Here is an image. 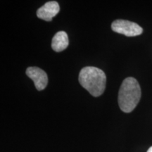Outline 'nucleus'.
<instances>
[{"label": "nucleus", "mask_w": 152, "mask_h": 152, "mask_svg": "<svg viewBox=\"0 0 152 152\" xmlns=\"http://www.w3.org/2000/svg\"><path fill=\"white\" fill-rule=\"evenodd\" d=\"M59 11L60 7L57 1H48L37 11V16L42 20L51 21L52 18L58 14Z\"/></svg>", "instance_id": "nucleus-5"}, {"label": "nucleus", "mask_w": 152, "mask_h": 152, "mask_svg": "<svg viewBox=\"0 0 152 152\" xmlns=\"http://www.w3.org/2000/svg\"><path fill=\"white\" fill-rule=\"evenodd\" d=\"M26 75L32 79L37 90H45L48 83V77L46 72L38 67H29L26 70Z\"/></svg>", "instance_id": "nucleus-4"}, {"label": "nucleus", "mask_w": 152, "mask_h": 152, "mask_svg": "<svg viewBox=\"0 0 152 152\" xmlns=\"http://www.w3.org/2000/svg\"><path fill=\"white\" fill-rule=\"evenodd\" d=\"M141 98V88L135 78H125L118 92V104L121 111L130 113L136 108Z\"/></svg>", "instance_id": "nucleus-2"}, {"label": "nucleus", "mask_w": 152, "mask_h": 152, "mask_svg": "<svg viewBox=\"0 0 152 152\" xmlns=\"http://www.w3.org/2000/svg\"><path fill=\"white\" fill-rule=\"evenodd\" d=\"M79 83L93 96L103 94L106 88V76L104 72L94 66L83 68L79 74Z\"/></svg>", "instance_id": "nucleus-1"}, {"label": "nucleus", "mask_w": 152, "mask_h": 152, "mask_svg": "<svg viewBox=\"0 0 152 152\" xmlns=\"http://www.w3.org/2000/svg\"><path fill=\"white\" fill-rule=\"evenodd\" d=\"M68 37L66 32L59 31L54 36L52 42V47L56 52H61L68 46Z\"/></svg>", "instance_id": "nucleus-6"}, {"label": "nucleus", "mask_w": 152, "mask_h": 152, "mask_svg": "<svg viewBox=\"0 0 152 152\" xmlns=\"http://www.w3.org/2000/svg\"><path fill=\"white\" fill-rule=\"evenodd\" d=\"M147 152H152V147H151L149 149H148Z\"/></svg>", "instance_id": "nucleus-7"}, {"label": "nucleus", "mask_w": 152, "mask_h": 152, "mask_svg": "<svg viewBox=\"0 0 152 152\" xmlns=\"http://www.w3.org/2000/svg\"><path fill=\"white\" fill-rule=\"evenodd\" d=\"M111 29L117 33L122 34L127 37H134L141 35L143 29L136 23L127 20H115L112 23Z\"/></svg>", "instance_id": "nucleus-3"}]
</instances>
